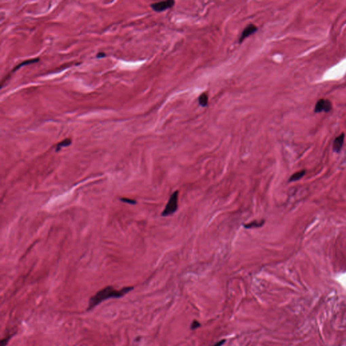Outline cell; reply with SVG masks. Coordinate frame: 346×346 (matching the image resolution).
Listing matches in <instances>:
<instances>
[{"mask_svg": "<svg viewBox=\"0 0 346 346\" xmlns=\"http://www.w3.org/2000/svg\"><path fill=\"white\" fill-rule=\"evenodd\" d=\"M133 289V287H123L120 290H117L112 286L105 287L97 291L90 298L87 310H91L93 309L95 306L100 304L102 302L107 300V299L123 297L124 295L127 294L128 292H130Z\"/></svg>", "mask_w": 346, "mask_h": 346, "instance_id": "cell-1", "label": "cell"}, {"mask_svg": "<svg viewBox=\"0 0 346 346\" xmlns=\"http://www.w3.org/2000/svg\"><path fill=\"white\" fill-rule=\"evenodd\" d=\"M178 201H179V192L175 191L170 196L169 200L162 212V216L166 217L174 215L178 209Z\"/></svg>", "mask_w": 346, "mask_h": 346, "instance_id": "cell-2", "label": "cell"}, {"mask_svg": "<svg viewBox=\"0 0 346 346\" xmlns=\"http://www.w3.org/2000/svg\"><path fill=\"white\" fill-rule=\"evenodd\" d=\"M332 108H333V105L330 100H327V99H320V100L317 101L315 105L314 112L327 113L331 111Z\"/></svg>", "mask_w": 346, "mask_h": 346, "instance_id": "cell-3", "label": "cell"}, {"mask_svg": "<svg viewBox=\"0 0 346 346\" xmlns=\"http://www.w3.org/2000/svg\"><path fill=\"white\" fill-rule=\"evenodd\" d=\"M174 3L175 2L174 1H171V0H169V1L160 2L151 4V8H152L155 12H160L172 8L174 6Z\"/></svg>", "mask_w": 346, "mask_h": 346, "instance_id": "cell-4", "label": "cell"}, {"mask_svg": "<svg viewBox=\"0 0 346 346\" xmlns=\"http://www.w3.org/2000/svg\"><path fill=\"white\" fill-rule=\"evenodd\" d=\"M257 30H258V27H257L256 25L253 24L248 25L244 29H243V31L241 32V35L240 36L239 40V44H241L243 40H245V39L248 37H249V36L254 33Z\"/></svg>", "mask_w": 346, "mask_h": 346, "instance_id": "cell-5", "label": "cell"}, {"mask_svg": "<svg viewBox=\"0 0 346 346\" xmlns=\"http://www.w3.org/2000/svg\"><path fill=\"white\" fill-rule=\"evenodd\" d=\"M345 139V134L342 133L340 135H339L333 141V149L335 152L339 153L342 149L343 145L344 143Z\"/></svg>", "mask_w": 346, "mask_h": 346, "instance_id": "cell-6", "label": "cell"}, {"mask_svg": "<svg viewBox=\"0 0 346 346\" xmlns=\"http://www.w3.org/2000/svg\"><path fill=\"white\" fill-rule=\"evenodd\" d=\"M264 223H265L264 220H253V221L250 222L249 223L244 224L243 226H244L245 228L248 229H253V228H259V227L262 226Z\"/></svg>", "mask_w": 346, "mask_h": 346, "instance_id": "cell-7", "label": "cell"}, {"mask_svg": "<svg viewBox=\"0 0 346 346\" xmlns=\"http://www.w3.org/2000/svg\"><path fill=\"white\" fill-rule=\"evenodd\" d=\"M39 60V58H34V59H30V60H25V61H23L22 63L19 64L18 65L16 66L15 68H13V70H12V72L10 73H12V72H14L15 71H16L19 69L20 68H21L22 67H24L25 65H28V64H31L32 63H35V62H37Z\"/></svg>", "mask_w": 346, "mask_h": 346, "instance_id": "cell-8", "label": "cell"}, {"mask_svg": "<svg viewBox=\"0 0 346 346\" xmlns=\"http://www.w3.org/2000/svg\"><path fill=\"white\" fill-rule=\"evenodd\" d=\"M305 174H306V171L304 170L299 171V172L294 173V174H292L291 177L289 178V182H294V181H299V179H301L305 175Z\"/></svg>", "mask_w": 346, "mask_h": 346, "instance_id": "cell-9", "label": "cell"}, {"mask_svg": "<svg viewBox=\"0 0 346 346\" xmlns=\"http://www.w3.org/2000/svg\"><path fill=\"white\" fill-rule=\"evenodd\" d=\"M72 143V139H70V138H67V139H65L63 141H62L61 142L58 143L56 146V147H55V151H60L62 147H68L71 145Z\"/></svg>", "mask_w": 346, "mask_h": 346, "instance_id": "cell-10", "label": "cell"}, {"mask_svg": "<svg viewBox=\"0 0 346 346\" xmlns=\"http://www.w3.org/2000/svg\"><path fill=\"white\" fill-rule=\"evenodd\" d=\"M208 103V95L207 93H203L202 95H200L199 97V104L202 107H205L207 105Z\"/></svg>", "mask_w": 346, "mask_h": 346, "instance_id": "cell-11", "label": "cell"}, {"mask_svg": "<svg viewBox=\"0 0 346 346\" xmlns=\"http://www.w3.org/2000/svg\"><path fill=\"white\" fill-rule=\"evenodd\" d=\"M120 200H121L123 202H124V203L132 204V205H134V204H136V203H137V202H136L135 200H132V199H129V198H126V197H123V198L120 199Z\"/></svg>", "mask_w": 346, "mask_h": 346, "instance_id": "cell-12", "label": "cell"}, {"mask_svg": "<svg viewBox=\"0 0 346 346\" xmlns=\"http://www.w3.org/2000/svg\"><path fill=\"white\" fill-rule=\"evenodd\" d=\"M10 338H11V336L10 335V336H8V337H6L4 339H2L1 340V344H0V345H1V346H6V345H7L9 341L10 340Z\"/></svg>", "mask_w": 346, "mask_h": 346, "instance_id": "cell-13", "label": "cell"}, {"mask_svg": "<svg viewBox=\"0 0 346 346\" xmlns=\"http://www.w3.org/2000/svg\"><path fill=\"white\" fill-rule=\"evenodd\" d=\"M201 326V324L198 321H193V322L192 323V325H191V329H192V330H196L197 328H199Z\"/></svg>", "mask_w": 346, "mask_h": 346, "instance_id": "cell-14", "label": "cell"}, {"mask_svg": "<svg viewBox=\"0 0 346 346\" xmlns=\"http://www.w3.org/2000/svg\"><path fill=\"white\" fill-rule=\"evenodd\" d=\"M225 341H226V340H225V339H222V340L219 341H218L217 343H216V344H215V345H212V346H221L222 344H225Z\"/></svg>", "mask_w": 346, "mask_h": 346, "instance_id": "cell-15", "label": "cell"}, {"mask_svg": "<svg viewBox=\"0 0 346 346\" xmlns=\"http://www.w3.org/2000/svg\"><path fill=\"white\" fill-rule=\"evenodd\" d=\"M105 56V53H103V52L98 53L97 55V57L98 58H104Z\"/></svg>", "mask_w": 346, "mask_h": 346, "instance_id": "cell-16", "label": "cell"}]
</instances>
